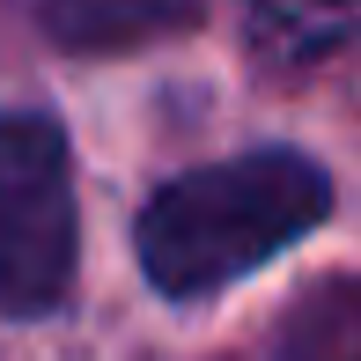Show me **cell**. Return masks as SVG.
Returning <instances> with one entry per match:
<instances>
[{"label":"cell","mask_w":361,"mask_h":361,"mask_svg":"<svg viewBox=\"0 0 361 361\" xmlns=\"http://www.w3.org/2000/svg\"><path fill=\"white\" fill-rule=\"evenodd\" d=\"M37 23L67 52H133L200 23V0H37Z\"/></svg>","instance_id":"3957f363"},{"label":"cell","mask_w":361,"mask_h":361,"mask_svg":"<svg viewBox=\"0 0 361 361\" xmlns=\"http://www.w3.org/2000/svg\"><path fill=\"white\" fill-rule=\"evenodd\" d=\"M354 339H361V332H354V288L332 281L302 317H295L281 361H354Z\"/></svg>","instance_id":"5b68a950"},{"label":"cell","mask_w":361,"mask_h":361,"mask_svg":"<svg viewBox=\"0 0 361 361\" xmlns=\"http://www.w3.org/2000/svg\"><path fill=\"white\" fill-rule=\"evenodd\" d=\"M74 162L52 118H0V317H52L74 295Z\"/></svg>","instance_id":"7a4b0ae2"},{"label":"cell","mask_w":361,"mask_h":361,"mask_svg":"<svg viewBox=\"0 0 361 361\" xmlns=\"http://www.w3.org/2000/svg\"><path fill=\"white\" fill-rule=\"evenodd\" d=\"M332 214V177L302 147H258V155L192 170L147 200L133 228L140 266L170 302H200L243 281L251 266L281 258Z\"/></svg>","instance_id":"6da1fadb"},{"label":"cell","mask_w":361,"mask_h":361,"mask_svg":"<svg viewBox=\"0 0 361 361\" xmlns=\"http://www.w3.org/2000/svg\"><path fill=\"white\" fill-rule=\"evenodd\" d=\"M354 37V0H251V44L273 67H317Z\"/></svg>","instance_id":"277c9868"}]
</instances>
